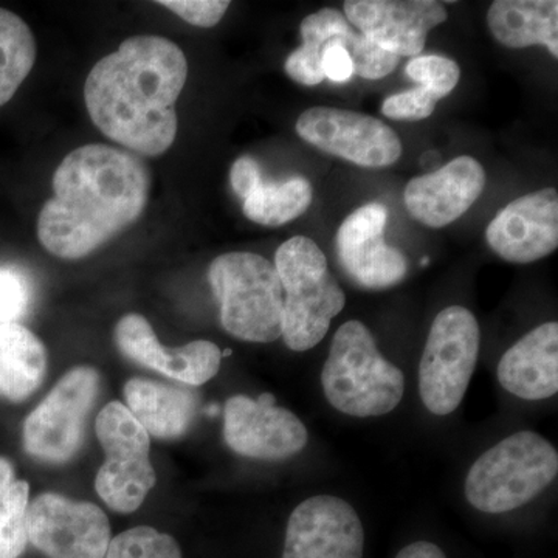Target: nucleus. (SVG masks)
I'll return each mask as SVG.
<instances>
[{
    "mask_svg": "<svg viewBox=\"0 0 558 558\" xmlns=\"http://www.w3.org/2000/svg\"><path fill=\"white\" fill-rule=\"evenodd\" d=\"M95 433L106 453L95 480L98 495L116 512H135L157 481L148 433L121 402H110L100 411Z\"/></svg>",
    "mask_w": 558,
    "mask_h": 558,
    "instance_id": "6e6552de",
    "label": "nucleus"
},
{
    "mask_svg": "<svg viewBox=\"0 0 558 558\" xmlns=\"http://www.w3.org/2000/svg\"><path fill=\"white\" fill-rule=\"evenodd\" d=\"M28 497L27 481H14L0 497V558H20L27 548Z\"/></svg>",
    "mask_w": 558,
    "mask_h": 558,
    "instance_id": "a878e982",
    "label": "nucleus"
},
{
    "mask_svg": "<svg viewBox=\"0 0 558 558\" xmlns=\"http://www.w3.org/2000/svg\"><path fill=\"white\" fill-rule=\"evenodd\" d=\"M429 263V259L428 258H424L422 259V266H425V264Z\"/></svg>",
    "mask_w": 558,
    "mask_h": 558,
    "instance_id": "c9c22d12",
    "label": "nucleus"
},
{
    "mask_svg": "<svg viewBox=\"0 0 558 558\" xmlns=\"http://www.w3.org/2000/svg\"><path fill=\"white\" fill-rule=\"evenodd\" d=\"M322 70L325 80L332 83H348L354 76V62L348 50L339 44L328 43L322 54Z\"/></svg>",
    "mask_w": 558,
    "mask_h": 558,
    "instance_id": "2f4dec72",
    "label": "nucleus"
},
{
    "mask_svg": "<svg viewBox=\"0 0 558 558\" xmlns=\"http://www.w3.org/2000/svg\"><path fill=\"white\" fill-rule=\"evenodd\" d=\"M556 447L534 432L502 439L476 459L465 478V498L484 513L523 508L557 478Z\"/></svg>",
    "mask_w": 558,
    "mask_h": 558,
    "instance_id": "39448f33",
    "label": "nucleus"
},
{
    "mask_svg": "<svg viewBox=\"0 0 558 558\" xmlns=\"http://www.w3.org/2000/svg\"><path fill=\"white\" fill-rule=\"evenodd\" d=\"M499 385L524 400L553 398L558 391V325L545 323L532 329L502 354Z\"/></svg>",
    "mask_w": 558,
    "mask_h": 558,
    "instance_id": "6ab92c4d",
    "label": "nucleus"
},
{
    "mask_svg": "<svg viewBox=\"0 0 558 558\" xmlns=\"http://www.w3.org/2000/svg\"><path fill=\"white\" fill-rule=\"evenodd\" d=\"M28 542L49 558H105L108 517L94 502L43 494L28 506Z\"/></svg>",
    "mask_w": 558,
    "mask_h": 558,
    "instance_id": "9b49d317",
    "label": "nucleus"
},
{
    "mask_svg": "<svg viewBox=\"0 0 558 558\" xmlns=\"http://www.w3.org/2000/svg\"><path fill=\"white\" fill-rule=\"evenodd\" d=\"M230 183L231 189L242 201L247 199L250 194L263 183L258 161L248 156L240 157L231 167Z\"/></svg>",
    "mask_w": 558,
    "mask_h": 558,
    "instance_id": "473e14b6",
    "label": "nucleus"
},
{
    "mask_svg": "<svg viewBox=\"0 0 558 558\" xmlns=\"http://www.w3.org/2000/svg\"><path fill=\"white\" fill-rule=\"evenodd\" d=\"M126 409L149 436L175 439L185 435L197 411V396L185 388L148 379H131L124 385Z\"/></svg>",
    "mask_w": 558,
    "mask_h": 558,
    "instance_id": "aec40b11",
    "label": "nucleus"
},
{
    "mask_svg": "<svg viewBox=\"0 0 558 558\" xmlns=\"http://www.w3.org/2000/svg\"><path fill=\"white\" fill-rule=\"evenodd\" d=\"M486 182L483 165L473 157L461 156L438 171L411 179L403 201L411 218L429 229H442L472 208Z\"/></svg>",
    "mask_w": 558,
    "mask_h": 558,
    "instance_id": "a211bd4d",
    "label": "nucleus"
},
{
    "mask_svg": "<svg viewBox=\"0 0 558 558\" xmlns=\"http://www.w3.org/2000/svg\"><path fill=\"white\" fill-rule=\"evenodd\" d=\"M349 24L380 49L402 57H418L428 33L449 20L444 3L435 0H347Z\"/></svg>",
    "mask_w": 558,
    "mask_h": 558,
    "instance_id": "2eb2a0df",
    "label": "nucleus"
},
{
    "mask_svg": "<svg viewBox=\"0 0 558 558\" xmlns=\"http://www.w3.org/2000/svg\"><path fill=\"white\" fill-rule=\"evenodd\" d=\"M223 438L241 457L281 461L300 453L307 444V429L292 411L277 405L270 392L253 400L233 396L223 411Z\"/></svg>",
    "mask_w": 558,
    "mask_h": 558,
    "instance_id": "f8f14e48",
    "label": "nucleus"
},
{
    "mask_svg": "<svg viewBox=\"0 0 558 558\" xmlns=\"http://www.w3.org/2000/svg\"><path fill=\"white\" fill-rule=\"evenodd\" d=\"M478 319L462 306L440 311L418 363V392L429 413L447 416L461 405L480 355Z\"/></svg>",
    "mask_w": 558,
    "mask_h": 558,
    "instance_id": "0eeeda50",
    "label": "nucleus"
},
{
    "mask_svg": "<svg viewBox=\"0 0 558 558\" xmlns=\"http://www.w3.org/2000/svg\"><path fill=\"white\" fill-rule=\"evenodd\" d=\"M100 374L76 366L54 385L24 422V449L32 458L62 464L83 446L87 417L100 392Z\"/></svg>",
    "mask_w": 558,
    "mask_h": 558,
    "instance_id": "1a4fd4ad",
    "label": "nucleus"
},
{
    "mask_svg": "<svg viewBox=\"0 0 558 558\" xmlns=\"http://www.w3.org/2000/svg\"><path fill=\"white\" fill-rule=\"evenodd\" d=\"M365 531L344 499L318 495L289 517L282 558H363Z\"/></svg>",
    "mask_w": 558,
    "mask_h": 558,
    "instance_id": "ddd939ff",
    "label": "nucleus"
},
{
    "mask_svg": "<svg viewBox=\"0 0 558 558\" xmlns=\"http://www.w3.org/2000/svg\"><path fill=\"white\" fill-rule=\"evenodd\" d=\"M405 73L417 86L432 92L438 100L449 97L461 80V69L457 62L440 54L413 58L407 64Z\"/></svg>",
    "mask_w": 558,
    "mask_h": 558,
    "instance_id": "cd10ccee",
    "label": "nucleus"
},
{
    "mask_svg": "<svg viewBox=\"0 0 558 558\" xmlns=\"http://www.w3.org/2000/svg\"><path fill=\"white\" fill-rule=\"evenodd\" d=\"M387 222L385 205L366 204L351 213L337 233L341 267L362 288H392L402 282L409 271L403 252L385 242Z\"/></svg>",
    "mask_w": 558,
    "mask_h": 558,
    "instance_id": "4468645a",
    "label": "nucleus"
},
{
    "mask_svg": "<svg viewBox=\"0 0 558 558\" xmlns=\"http://www.w3.org/2000/svg\"><path fill=\"white\" fill-rule=\"evenodd\" d=\"M396 558H447L435 543L416 542L405 546Z\"/></svg>",
    "mask_w": 558,
    "mask_h": 558,
    "instance_id": "72a5a7b5",
    "label": "nucleus"
},
{
    "mask_svg": "<svg viewBox=\"0 0 558 558\" xmlns=\"http://www.w3.org/2000/svg\"><path fill=\"white\" fill-rule=\"evenodd\" d=\"M208 281L230 336L250 343H271L282 336L284 293L269 259L256 253H226L213 260Z\"/></svg>",
    "mask_w": 558,
    "mask_h": 558,
    "instance_id": "423d86ee",
    "label": "nucleus"
},
{
    "mask_svg": "<svg viewBox=\"0 0 558 558\" xmlns=\"http://www.w3.org/2000/svg\"><path fill=\"white\" fill-rule=\"evenodd\" d=\"M14 481L16 480H14L13 464L9 459L0 457V497L13 486Z\"/></svg>",
    "mask_w": 558,
    "mask_h": 558,
    "instance_id": "f704fd0d",
    "label": "nucleus"
},
{
    "mask_svg": "<svg viewBox=\"0 0 558 558\" xmlns=\"http://www.w3.org/2000/svg\"><path fill=\"white\" fill-rule=\"evenodd\" d=\"M47 373L43 341L20 323L0 325V398L22 402L31 398Z\"/></svg>",
    "mask_w": 558,
    "mask_h": 558,
    "instance_id": "4be33fe9",
    "label": "nucleus"
},
{
    "mask_svg": "<svg viewBox=\"0 0 558 558\" xmlns=\"http://www.w3.org/2000/svg\"><path fill=\"white\" fill-rule=\"evenodd\" d=\"M105 558H182V550L171 535L140 526L110 539Z\"/></svg>",
    "mask_w": 558,
    "mask_h": 558,
    "instance_id": "bb28decb",
    "label": "nucleus"
},
{
    "mask_svg": "<svg viewBox=\"0 0 558 558\" xmlns=\"http://www.w3.org/2000/svg\"><path fill=\"white\" fill-rule=\"evenodd\" d=\"M488 247L505 260L529 264L558 247V194L545 189L510 202L486 230Z\"/></svg>",
    "mask_w": 558,
    "mask_h": 558,
    "instance_id": "dca6fc26",
    "label": "nucleus"
},
{
    "mask_svg": "<svg viewBox=\"0 0 558 558\" xmlns=\"http://www.w3.org/2000/svg\"><path fill=\"white\" fill-rule=\"evenodd\" d=\"M33 282L27 271L11 264L0 266V325L20 323L31 311Z\"/></svg>",
    "mask_w": 558,
    "mask_h": 558,
    "instance_id": "c85d7f7f",
    "label": "nucleus"
},
{
    "mask_svg": "<svg viewBox=\"0 0 558 558\" xmlns=\"http://www.w3.org/2000/svg\"><path fill=\"white\" fill-rule=\"evenodd\" d=\"M189 76L185 53L170 39L134 36L90 70L84 100L95 126L142 156L167 153L178 135L175 102Z\"/></svg>",
    "mask_w": 558,
    "mask_h": 558,
    "instance_id": "f257e3e1",
    "label": "nucleus"
},
{
    "mask_svg": "<svg viewBox=\"0 0 558 558\" xmlns=\"http://www.w3.org/2000/svg\"><path fill=\"white\" fill-rule=\"evenodd\" d=\"M295 130L323 153L371 170L391 167L402 156V142L388 124L354 110L315 106L301 113Z\"/></svg>",
    "mask_w": 558,
    "mask_h": 558,
    "instance_id": "9d476101",
    "label": "nucleus"
},
{
    "mask_svg": "<svg viewBox=\"0 0 558 558\" xmlns=\"http://www.w3.org/2000/svg\"><path fill=\"white\" fill-rule=\"evenodd\" d=\"M487 25L502 47L545 46L558 58L557 0H495L487 11Z\"/></svg>",
    "mask_w": 558,
    "mask_h": 558,
    "instance_id": "412c9836",
    "label": "nucleus"
},
{
    "mask_svg": "<svg viewBox=\"0 0 558 558\" xmlns=\"http://www.w3.org/2000/svg\"><path fill=\"white\" fill-rule=\"evenodd\" d=\"M328 43L339 44L343 49H347L349 57L354 62L355 75L365 80L385 78L392 70L398 68L400 62L398 54L380 49L377 44H374L362 33L352 31L343 13L337 20Z\"/></svg>",
    "mask_w": 558,
    "mask_h": 558,
    "instance_id": "393cba45",
    "label": "nucleus"
},
{
    "mask_svg": "<svg viewBox=\"0 0 558 558\" xmlns=\"http://www.w3.org/2000/svg\"><path fill=\"white\" fill-rule=\"evenodd\" d=\"M116 344L124 357L157 371L180 384L201 387L219 373L222 352L213 341L194 340L185 347H161L148 319L128 314L116 326Z\"/></svg>",
    "mask_w": 558,
    "mask_h": 558,
    "instance_id": "f3484780",
    "label": "nucleus"
},
{
    "mask_svg": "<svg viewBox=\"0 0 558 558\" xmlns=\"http://www.w3.org/2000/svg\"><path fill=\"white\" fill-rule=\"evenodd\" d=\"M159 5L171 10L183 21L196 27L211 28L218 25L229 10V0H161Z\"/></svg>",
    "mask_w": 558,
    "mask_h": 558,
    "instance_id": "7c9ffc66",
    "label": "nucleus"
},
{
    "mask_svg": "<svg viewBox=\"0 0 558 558\" xmlns=\"http://www.w3.org/2000/svg\"><path fill=\"white\" fill-rule=\"evenodd\" d=\"M314 189L304 178H290L284 182L260 183L244 201L242 211L252 222L279 227L292 222L310 209Z\"/></svg>",
    "mask_w": 558,
    "mask_h": 558,
    "instance_id": "5701e85b",
    "label": "nucleus"
},
{
    "mask_svg": "<svg viewBox=\"0 0 558 558\" xmlns=\"http://www.w3.org/2000/svg\"><path fill=\"white\" fill-rule=\"evenodd\" d=\"M274 266L284 293L281 337L292 351H310L325 339L347 296L311 238L295 236L279 245Z\"/></svg>",
    "mask_w": 558,
    "mask_h": 558,
    "instance_id": "20e7f679",
    "label": "nucleus"
},
{
    "mask_svg": "<svg viewBox=\"0 0 558 558\" xmlns=\"http://www.w3.org/2000/svg\"><path fill=\"white\" fill-rule=\"evenodd\" d=\"M149 189L148 167L130 150L81 146L54 172L53 197L39 213V242L57 258H86L142 216Z\"/></svg>",
    "mask_w": 558,
    "mask_h": 558,
    "instance_id": "f03ea898",
    "label": "nucleus"
},
{
    "mask_svg": "<svg viewBox=\"0 0 558 558\" xmlns=\"http://www.w3.org/2000/svg\"><path fill=\"white\" fill-rule=\"evenodd\" d=\"M35 36L17 14L0 9V106L7 105L32 72Z\"/></svg>",
    "mask_w": 558,
    "mask_h": 558,
    "instance_id": "b1692460",
    "label": "nucleus"
},
{
    "mask_svg": "<svg viewBox=\"0 0 558 558\" xmlns=\"http://www.w3.org/2000/svg\"><path fill=\"white\" fill-rule=\"evenodd\" d=\"M322 385L330 405L352 417L385 416L398 409L405 392L402 371L380 354L373 333L357 319L333 336Z\"/></svg>",
    "mask_w": 558,
    "mask_h": 558,
    "instance_id": "7ed1b4c3",
    "label": "nucleus"
},
{
    "mask_svg": "<svg viewBox=\"0 0 558 558\" xmlns=\"http://www.w3.org/2000/svg\"><path fill=\"white\" fill-rule=\"evenodd\" d=\"M438 98L425 87L389 95L381 102V113L388 119L398 121H418L428 119L435 112Z\"/></svg>",
    "mask_w": 558,
    "mask_h": 558,
    "instance_id": "c756f323",
    "label": "nucleus"
}]
</instances>
